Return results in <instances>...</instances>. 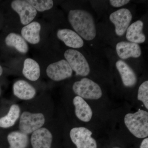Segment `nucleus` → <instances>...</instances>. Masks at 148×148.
<instances>
[{
    "label": "nucleus",
    "mask_w": 148,
    "mask_h": 148,
    "mask_svg": "<svg viewBox=\"0 0 148 148\" xmlns=\"http://www.w3.org/2000/svg\"><path fill=\"white\" fill-rule=\"evenodd\" d=\"M45 122V119L42 114L24 112L20 117L19 129L21 132L27 135L40 128Z\"/></svg>",
    "instance_id": "39448f33"
},
{
    "label": "nucleus",
    "mask_w": 148,
    "mask_h": 148,
    "mask_svg": "<svg viewBox=\"0 0 148 148\" xmlns=\"http://www.w3.org/2000/svg\"><path fill=\"white\" fill-rule=\"evenodd\" d=\"M14 94L21 100H28L34 98L36 94L34 88L24 80H18L13 84Z\"/></svg>",
    "instance_id": "2eb2a0df"
},
{
    "label": "nucleus",
    "mask_w": 148,
    "mask_h": 148,
    "mask_svg": "<svg viewBox=\"0 0 148 148\" xmlns=\"http://www.w3.org/2000/svg\"><path fill=\"white\" fill-rule=\"evenodd\" d=\"M6 44L8 46L13 47L22 53H27L28 51V46L25 40L20 35L12 33L5 38Z\"/></svg>",
    "instance_id": "6ab92c4d"
},
{
    "label": "nucleus",
    "mask_w": 148,
    "mask_h": 148,
    "mask_svg": "<svg viewBox=\"0 0 148 148\" xmlns=\"http://www.w3.org/2000/svg\"><path fill=\"white\" fill-rule=\"evenodd\" d=\"M73 103L77 117L84 122L90 121L92 118V111L86 101L81 97L77 96L74 98Z\"/></svg>",
    "instance_id": "4468645a"
},
{
    "label": "nucleus",
    "mask_w": 148,
    "mask_h": 148,
    "mask_svg": "<svg viewBox=\"0 0 148 148\" xmlns=\"http://www.w3.org/2000/svg\"><path fill=\"white\" fill-rule=\"evenodd\" d=\"M92 135V132L84 127H74L70 133L72 141L77 148H97V143L91 137Z\"/></svg>",
    "instance_id": "423d86ee"
},
{
    "label": "nucleus",
    "mask_w": 148,
    "mask_h": 148,
    "mask_svg": "<svg viewBox=\"0 0 148 148\" xmlns=\"http://www.w3.org/2000/svg\"><path fill=\"white\" fill-rule=\"evenodd\" d=\"M129 0H110V3L114 7H120L130 2Z\"/></svg>",
    "instance_id": "b1692460"
},
{
    "label": "nucleus",
    "mask_w": 148,
    "mask_h": 148,
    "mask_svg": "<svg viewBox=\"0 0 148 148\" xmlns=\"http://www.w3.org/2000/svg\"><path fill=\"white\" fill-rule=\"evenodd\" d=\"M116 51L118 56L123 59L138 58L141 55L140 45L135 43L120 42L117 44Z\"/></svg>",
    "instance_id": "9b49d317"
},
{
    "label": "nucleus",
    "mask_w": 148,
    "mask_h": 148,
    "mask_svg": "<svg viewBox=\"0 0 148 148\" xmlns=\"http://www.w3.org/2000/svg\"><path fill=\"white\" fill-rule=\"evenodd\" d=\"M73 89L77 96L83 99L98 100L102 96V90L99 85L87 78L74 83Z\"/></svg>",
    "instance_id": "7ed1b4c3"
},
{
    "label": "nucleus",
    "mask_w": 148,
    "mask_h": 148,
    "mask_svg": "<svg viewBox=\"0 0 148 148\" xmlns=\"http://www.w3.org/2000/svg\"><path fill=\"white\" fill-rule=\"evenodd\" d=\"M113 148H119V147H114Z\"/></svg>",
    "instance_id": "bb28decb"
},
{
    "label": "nucleus",
    "mask_w": 148,
    "mask_h": 148,
    "mask_svg": "<svg viewBox=\"0 0 148 148\" xmlns=\"http://www.w3.org/2000/svg\"><path fill=\"white\" fill-rule=\"evenodd\" d=\"M10 148H26L29 139L27 134L19 131L11 132L7 137Z\"/></svg>",
    "instance_id": "aec40b11"
},
{
    "label": "nucleus",
    "mask_w": 148,
    "mask_h": 148,
    "mask_svg": "<svg viewBox=\"0 0 148 148\" xmlns=\"http://www.w3.org/2000/svg\"><path fill=\"white\" fill-rule=\"evenodd\" d=\"M138 99L144 104L146 108L148 109V81H146L141 84L138 89Z\"/></svg>",
    "instance_id": "5701e85b"
},
{
    "label": "nucleus",
    "mask_w": 148,
    "mask_h": 148,
    "mask_svg": "<svg viewBox=\"0 0 148 148\" xmlns=\"http://www.w3.org/2000/svg\"><path fill=\"white\" fill-rule=\"evenodd\" d=\"M116 66L120 74L123 83L125 86L128 87L134 86L137 82V77L132 69L122 60L117 61Z\"/></svg>",
    "instance_id": "ddd939ff"
},
{
    "label": "nucleus",
    "mask_w": 148,
    "mask_h": 148,
    "mask_svg": "<svg viewBox=\"0 0 148 148\" xmlns=\"http://www.w3.org/2000/svg\"><path fill=\"white\" fill-rule=\"evenodd\" d=\"M49 77L55 81H59L71 77L73 70L65 60L50 64L46 70Z\"/></svg>",
    "instance_id": "6e6552de"
},
{
    "label": "nucleus",
    "mask_w": 148,
    "mask_h": 148,
    "mask_svg": "<svg viewBox=\"0 0 148 148\" xmlns=\"http://www.w3.org/2000/svg\"><path fill=\"white\" fill-rule=\"evenodd\" d=\"M12 8L18 14L21 24H30L36 16L37 11L27 1L16 0L11 3Z\"/></svg>",
    "instance_id": "1a4fd4ad"
},
{
    "label": "nucleus",
    "mask_w": 148,
    "mask_h": 148,
    "mask_svg": "<svg viewBox=\"0 0 148 148\" xmlns=\"http://www.w3.org/2000/svg\"><path fill=\"white\" fill-rule=\"evenodd\" d=\"M31 140L33 148H50L52 135L47 128L41 127L33 132Z\"/></svg>",
    "instance_id": "9d476101"
},
{
    "label": "nucleus",
    "mask_w": 148,
    "mask_h": 148,
    "mask_svg": "<svg viewBox=\"0 0 148 148\" xmlns=\"http://www.w3.org/2000/svg\"><path fill=\"white\" fill-rule=\"evenodd\" d=\"M140 148H148V138L144 139L141 143Z\"/></svg>",
    "instance_id": "393cba45"
},
{
    "label": "nucleus",
    "mask_w": 148,
    "mask_h": 148,
    "mask_svg": "<svg viewBox=\"0 0 148 148\" xmlns=\"http://www.w3.org/2000/svg\"><path fill=\"white\" fill-rule=\"evenodd\" d=\"M3 73V69L2 68L1 66H0V76Z\"/></svg>",
    "instance_id": "a878e982"
},
{
    "label": "nucleus",
    "mask_w": 148,
    "mask_h": 148,
    "mask_svg": "<svg viewBox=\"0 0 148 148\" xmlns=\"http://www.w3.org/2000/svg\"><path fill=\"white\" fill-rule=\"evenodd\" d=\"M20 109L18 106L13 105L11 106L8 114L0 119V127L8 128L13 126L20 115Z\"/></svg>",
    "instance_id": "412c9836"
},
{
    "label": "nucleus",
    "mask_w": 148,
    "mask_h": 148,
    "mask_svg": "<svg viewBox=\"0 0 148 148\" xmlns=\"http://www.w3.org/2000/svg\"><path fill=\"white\" fill-rule=\"evenodd\" d=\"M144 23L141 20L135 21L127 29L126 39L130 42L142 43L145 42L146 36L143 33Z\"/></svg>",
    "instance_id": "dca6fc26"
},
{
    "label": "nucleus",
    "mask_w": 148,
    "mask_h": 148,
    "mask_svg": "<svg viewBox=\"0 0 148 148\" xmlns=\"http://www.w3.org/2000/svg\"><path fill=\"white\" fill-rule=\"evenodd\" d=\"M27 1L36 11L40 12L50 10L53 7V1L51 0H29Z\"/></svg>",
    "instance_id": "4be33fe9"
},
{
    "label": "nucleus",
    "mask_w": 148,
    "mask_h": 148,
    "mask_svg": "<svg viewBox=\"0 0 148 148\" xmlns=\"http://www.w3.org/2000/svg\"><path fill=\"white\" fill-rule=\"evenodd\" d=\"M64 56L72 70L77 75L85 77L89 74L90 68L86 58L78 51L69 49L65 51Z\"/></svg>",
    "instance_id": "20e7f679"
},
{
    "label": "nucleus",
    "mask_w": 148,
    "mask_h": 148,
    "mask_svg": "<svg viewBox=\"0 0 148 148\" xmlns=\"http://www.w3.org/2000/svg\"><path fill=\"white\" fill-rule=\"evenodd\" d=\"M68 18L72 27L80 36L88 41L95 38L96 35L95 22L89 12L81 10H71Z\"/></svg>",
    "instance_id": "f257e3e1"
},
{
    "label": "nucleus",
    "mask_w": 148,
    "mask_h": 148,
    "mask_svg": "<svg viewBox=\"0 0 148 148\" xmlns=\"http://www.w3.org/2000/svg\"><path fill=\"white\" fill-rule=\"evenodd\" d=\"M132 17L130 11L126 8L120 9L110 15V20L114 24L116 34L119 36L124 34L129 27Z\"/></svg>",
    "instance_id": "0eeeda50"
},
{
    "label": "nucleus",
    "mask_w": 148,
    "mask_h": 148,
    "mask_svg": "<svg viewBox=\"0 0 148 148\" xmlns=\"http://www.w3.org/2000/svg\"><path fill=\"white\" fill-rule=\"evenodd\" d=\"M22 73L27 79L36 81L39 78L40 75L39 65L34 59L27 58L24 61Z\"/></svg>",
    "instance_id": "a211bd4d"
},
{
    "label": "nucleus",
    "mask_w": 148,
    "mask_h": 148,
    "mask_svg": "<svg viewBox=\"0 0 148 148\" xmlns=\"http://www.w3.org/2000/svg\"><path fill=\"white\" fill-rule=\"evenodd\" d=\"M41 28L39 23L36 21L32 22L21 29L22 36L24 40L32 44L38 43L40 41Z\"/></svg>",
    "instance_id": "f3484780"
},
{
    "label": "nucleus",
    "mask_w": 148,
    "mask_h": 148,
    "mask_svg": "<svg viewBox=\"0 0 148 148\" xmlns=\"http://www.w3.org/2000/svg\"><path fill=\"white\" fill-rule=\"evenodd\" d=\"M126 127L136 138H144L148 136V113L139 109L134 113H128L124 117Z\"/></svg>",
    "instance_id": "f03ea898"
},
{
    "label": "nucleus",
    "mask_w": 148,
    "mask_h": 148,
    "mask_svg": "<svg viewBox=\"0 0 148 148\" xmlns=\"http://www.w3.org/2000/svg\"><path fill=\"white\" fill-rule=\"evenodd\" d=\"M57 36L69 47L79 48L82 47L84 45L81 37L75 32L70 29H60L57 32Z\"/></svg>",
    "instance_id": "f8f14e48"
}]
</instances>
